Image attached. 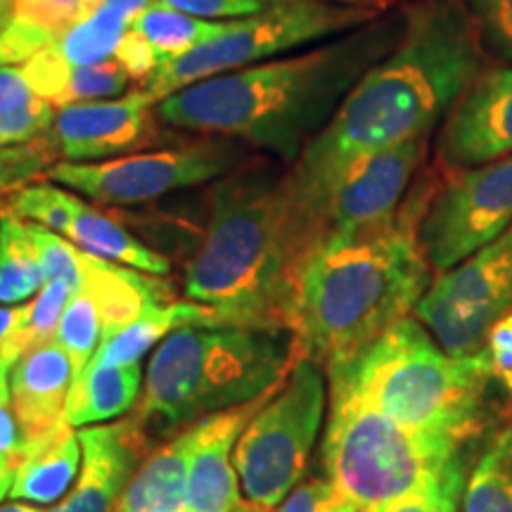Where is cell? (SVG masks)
<instances>
[{
	"label": "cell",
	"instance_id": "cell-1",
	"mask_svg": "<svg viewBox=\"0 0 512 512\" xmlns=\"http://www.w3.org/2000/svg\"><path fill=\"white\" fill-rule=\"evenodd\" d=\"M403 12L406 29L392 53L361 76L328 126L285 169L287 211L302 264L320 204L351 166L432 133L491 64L460 0H408Z\"/></svg>",
	"mask_w": 512,
	"mask_h": 512
},
{
	"label": "cell",
	"instance_id": "cell-2",
	"mask_svg": "<svg viewBox=\"0 0 512 512\" xmlns=\"http://www.w3.org/2000/svg\"><path fill=\"white\" fill-rule=\"evenodd\" d=\"M406 29L403 5L304 53L197 81L157 105L162 124L233 138L285 166L328 126L361 76L394 50Z\"/></svg>",
	"mask_w": 512,
	"mask_h": 512
},
{
	"label": "cell",
	"instance_id": "cell-3",
	"mask_svg": "<svg viewBox=\"0 0 512 512\" xmlns=\"http://www.w3.org/2000/svg\"><path fill=\"white\" fill-rule=\"evenodd\" d=\"M437 181L439 171H420L394 221L306 256L290 313L299 358L323 368L349 361L415 311L434 280L418 228Z\"/></svg>",
	"mask_w": 512,
	"mask_h": 512
},
{
	"label": "cell",
	"instance_id": "cell-4",
	"mask_svg": "<svg viewBox=\"0 0 512 512\" xmlns=\"http://www.w3.org/2000/svg\"><path fill=\"white\" fill-rule=\"evenodd\" d=\"M299 266L278 159L256 152L209 183L207 223L185 264L183 290L211 311L214 328L290 330Z\"/></svg>",
	"mask_w": 512,
	"mask_h": 512
},
{
	"label": "cell",
	"instance_id": "cell-5",
	"mask_svg": "<svg viewBox=\"0 0 512 512\" xmlns=\"http://www.w3.org/2000/svg\"><path fill=\"white\" fill-rule=\"evenodd\" d=\"M342 389L422 437L467 446L482 432L491 373L484 351L451 356L415 316L382 332L349 361L325 368Z\"/></svg>",
	"mask_w": 512,
	"mask_h": 512
},
{
	"label": "cell",
	"instance_id": "cell-6",
	"mask_svg": "<svg viewBox=\"0 0 512 512\" xmlns=\"http://www.w3.org/2000/svg\"><path fill=\"white\" fill-rule=\"evenodd\" d=\"M297 361L290 330L188 325L159 342L133 418L162 444L209 415L278 392Z\"/></svg>",
	"mask_w": 512,
	"mask_h": 512
},
{
	"label": "cell",
	"instance_id": "cell-7",
	"mask_svg": "<svg viewBox=\"0 0 512 512\" xmlns=\"http://www.w3.org/2000/svg\"><path fill=\"white\" fill-rule=\"evenodd\" d=\"M330 482L370 512L415 491H463L465 446L396 425L342 389H330L323 434Z\"/></svg>",
	"mask_w": 512,
	"mask_h": 512
},
{
	"label": "cell",
	"instance_id": "cell-8",
	"mask_svg": "<svg viewBox=\"0 0 512 512\" xmlns=\"http://www.w3.org/2000/svg\"><path fill=\"white\" fill-rule=\"evenodd\" d=\"M396 0H285L259 15L228 19L221 34L174 62L159 64L143 91L162 102L192 83L330 41L392 10Z\"/></svg>",
	"mask_w": 512,
	"mask_h": 512
},
{
	"label": "cell",
	"instance_id": "cell-9",
	"mask_svg": "<svg viewBox=\"0 0 512 512\" xmlns=\"http://www.w3.org/2000/svg\"><path fill=\"white\" fill-rule=\"evenodd\" d=\"M325 384V368L299 358L283 387L247 422L233 453L247 501L273 508L302 482L328 401Z\"/></svg>",
	"mask_w": 512,
	"mask_h": 512
},
{
	"label": "cell",
	"instance_id": "cell-10",
	"mask_svg": "<svg viewBox=\"0 0 512 512\" xmlns=\"http://www.w3.org/2000/svg\"><path fill=\"white\" fill-rule=\"evenodd\" d=\"M254 155L252 147L240 140L202 136L169 150L133 152L105 162H55L46 181L105 207H136L171 192L219 181Z\"/></svg>",
	"mask_w": 512,
	"mask_h": 512
},
{
	"label": "cell",
	"instance_id": "cell-11",
	"mask_svg": "<svg viewBox=\"0 0 512 512\" xmlns=\"http://www.w3.org/2000/svg\"><path fill=\"white\" fill-rule=\"evenodd\" d=\"M512 309V226L451 271L434 275L413 316L451 356H472Z\"/></svg>",
	"mask_w": 512,
	"mask_h": 512
},
{
	"label": "cell",
	"instance_id": "cell-12",
	"mask_svg": "<svg viewBox=\"0 0 512 512\" xmlns=\"http://www.w3.org/2000/svg\"><path fill=\"white\" fill-rule=\"evenodd\" d=\"M512 226V155L475 169L439 171L418 238L434 275L451 271Z\"/></svg>",
	"mask_w": 512,
	"mask_h": 512
},
{
	"label": "cell",
	"instance_id": "cell-13",
	"mask_svg": "<svg viewBox=\"0 0 512 512\" xmlns=\"http://www.w3.org/2000/svg\"><path fill=\"white\" fill-rule=\"evenodd\" d=\"M430 143L432 133H425L351 166L311 223V252L328 240L358 238L394 221L425 166Z\"/></svg>",
	"mask_w": 512,
	"mask_h": 512
},
{
	"label": "cell",
	"instance_id": "cell-14",
	"mask_svg": "<svg viewBox=\"0 0 512 512\" xmlns=\"http://www.w3.org/2000/svg\"><path fill=\"white\" fill-rule=\"evenodd\" d=\"M512 155V64L494 62L467 86L437 136L439 171L475 169Z\"/></svg>",
	"mask_w": 512,
	"mask_h": 512
},
{
	"label": "cell",
	"instance_id": "cell-15",
	"mask_svg": "<svg viewBox=\"0 0 512 512\" xmlns=\"http://www.w3.org/2000/svg\"><path fill=\"white\" fill-rule=\"evenodd\" d=\"M157 119V102L136 88L117 100L60 107L48 138L60 162H105L155 138Z\"/></svg>",
	"mask_w": 512,
	"mask_h": 512
},
{
	"label": "cell",
	"instance_id": "cell-16",
	"mask_svg": "<svg viewBox=\"0 0 512 512\" xmlns=\"http://www.w3.org/2000/svg\"><path fill=\"white\" fill-rule=\"evenodd\" d=\"M81 470L60 505L46 512H112L157 441L140 422L124 418L79 430Z\"/></svg>",
	"mask_w": 512,
	"mask_h": 512
},
{
	"label": "cell",
	"instance_id": "cell-17",
	"mask_svg": "<svg viewBox=\"0 0 512 512\" xmlns=\"http://www.w3.org/2000/svg\"><path fill=\"white\" fill-rule=\"evenodd\" d=\"M275 394V392H273ZM273 394L249 401L245 406L209 415L192 425V448L188 463L183 512H233L240 503L238 470L233 453L242 430Z\"/></svg>",
	"mask_w": 512,
	"mask_h": 512
},
{
	"label": "cell",
	"instance_id": "cell-18",
	"mask_svg": "<svg viewBox=\"0 0 512 512\" xmlns=\"http://www.w3.org/2000/svg\"><path fill=\"white\" fill-rule=\"evenodd\" d=\"M74 366L57 342L31 347L10 373L12 411L24 437V453L64 425Z\"/></svg>",
	"mask_w": 512,
	"mask_h": 512
},
{
	"label": "cell",
	"instance_id": "cell-19",
	"mask_svg": "<svg viewBox=\"0 0 512 512\" xmlns=\"http://www.w3.org/2000/svg\"><path fill=\"white\" fill-rule=\"evenodd\" d=\"M83 290L93 297L102 320V339L133 323L147 306L171 304L174 287L164 275H150L136 268L112 264L98 256L81 252Z\"/></svg>",
	"mask_w": 512,
	"mask_h": 512
},
{
	"label": "cell",
	"instance_id": "cell-20",
	"mask_svg": "<svg viewBox=\"0 0 512 512\" xmlns=\"http://www.w3.org/2000/svg\"><path fill=\"white\" fill-rule=\"evenodd\" d=\"M192 427L150 451L112 512H183Z\"/></svg>",
	"mask_w": 512,
	"mask_h": 512
},
{
	"label": "cell",
	"instance_id": "cell-21",
	"mask_svg": "<svg viewBox=\"0 0 512 512\" xmlns=\"http://www.w3.org/2000/svg\"><path fill=\"white\" fill-rule=\"evenodd\" d=\"M81 458L79 432L64 422L46 439L27 448L22 463L15 467L10 498L41 505L62 501L79 477Z\"/></svg>",
	"mask_w": 512,
	"mask_h": 512
},
{
	"label": "cell",
	"instance_id": "cell-22",
	"mask_svg": "<svg viewBox=\"0 0 512 512\" xmlns=\"http://www.w3.org/2000/svg\"><path fill=\"white\" fill-rule=\"evenodd\" d=\"M140 384H143L140 363H128V366L88 363L86 370L74 377L69 389L64 422L74 430H83L136 411Z\"/></svg>",
	"mask_w": 512,
	"mask_h": 512
},
{
	"label": "cell",
	"instance_id": "cell-23",
	"mask_svg": "<svg viewBox=\"0 0 512 512\" xmlns=\"http://www.w3.org/2000/svg\"><path fill=\"white\" fill-rule=\"evenodd\" d=\"M62 238H67L81 252L112 261V264L136 268V271L150 275H166L171 271L169 259L164 254L147 247L124 223L102 214L100 209L86 204L81 197L76 202L72 219H69L67 228H64Z\"/></svg>",
	"mask_w": 512,
	"mask_h": 512
},
{
	"label": "cell",
	"instance_id": "cell-24",
	"mask_svg": "<svg viewBox=\"0 0 512 512\" xmlns=\"http://www.w3.org/2000/svg\"><path fill=\"white\" fill-rule=\"evenodd\" d=\"M188 325L214 328V316H211L209 309L190 302V299L188 302L152 304L133 323H128L126 328L114 332L112 337L102 339L91 363H102V366L138 363L145 351H150L157 342L169 337L171 332L188 328Z\"/></svg>",
	"mask_w": 512,
	"mask_h": 512
},
{
	"label": "cell",
	"instance_id": "cell-25",
	"mask_svg": "<svg viewBox=\"0 0 512 512\" xmlns=\"http://www.w3.org/2000/svg\"><path fill=\"white\" fill-rule=\"evenodd\" d=\"M460 512H512V422L491 437L467 472Z\"/></svg>",
	"mask_w": 512,
	"mask_h": 512
},
{
	"label": "cell",
	"instance_id": "cell-26",
	"mask_svg": "<svg viewBox=\"0 0 512 512\" xmlns=\"http://www.w3.org/2000/svg\"><path fill=\"white\" fill-rule=\"evenodd\" d=\"M228 19H202L192 17L188 12H181L171 5L155 0V3L131 24L133 31L145 36L150 46L155 48L159 64L174 62L178 57L188 55L209 38L221 34Z\"/></svg>",
	"mask_w": 512,
	"mask_h": 512
},
{
	"label": "cell",
	"instance_id": "cell-27",
	"mask_svg": "<svg viewBox=\"0 0 512 512\" xmlns=\"http://www.w3.org/2000/svg\"><path fill=\"white\" fill-rule=\"evenodd\" d=\"M46 285L41 259L27 221L0 211V304L15 306L36 297Z\"/></svg>",
	"mask_w": 512,
	"mask_h": 512
},
{
	"label": "cell",
	"instance_id": "cell-28",
	"mask_svg": "<svg viewBox=\"0 0 512 512\" xmlns=\"http://www.w3.org/2000/svg\"><path fill=\"white\" fill-rule=\"evenodd\" d=\"M131 29V22L114 10L112 5L100 3V8L74 24L72 29L64 31L50 50L67 64L69 69L91 67L105 60H112L114 50Z\"/></svg>",
	"mask_w": 512,
	"mask_h": 512
},
{
	"label": "cell",
	"instance_id": "cell-29",
	"mask_svg": "<svg viewBox=\"0 0 512 512\" xmlns=\"http://www.w3.org/2000/svg\"><path fill=\"white\" fill-rule=\"evenodd\" d=\"M53 342L67 351L69 361L74 366V377L81 375L88 363L93 361L95 351L102 344V320L93 297L83 287L69 299Z\"/></svg>",
	"mask_w": 512,
	"mask_h": 512
},
{
	"label": "cell",
	"instance_id": "cell-30",
	"mask_svg": "<svg viewBox=\"0 0 512 512\" xmlns=\"http://www.w3.org/2000/svg\"><path fill=\"white\" fill-rule=\"evenodd\" d=\"M131 81V76L114 57L100 64H91V67H79L69 76L62 95L55 100V107L60 110L67 105H79V102L117 100L126 95Z\"/></svg>",
	"mask_w": 512,
	"mask_h": 512
},
{
	"label": "cell",
	"instance_id": "cell-31",
	"mask_svg": "<svg viewBox=\"0 0 512 512\" xmlns=\"http://www.w3.org/2000/svg\"><path fill=\"white\" fill-rule=\"evenodd\" d=\"M57 152L50 143L48 133L31 143L0 147V200L24 185L46 178L48 169L55 164Z\"/></svg>",
	"mask_w": 512,
	"mask_h": 512
},
{
	"label": "cell",
	"instance_id": "cell-32",
	"mask_svg": "<svg viewBox=\"0 0 512 512\" xmlns=\"http://www.w3.org/2000/svg\"><path fill=\"white\" fill-rule=\"evenodd\" d=\"M57 107L36 93L0 110V147H15L43 138L53 126Z\"/></svg>",
	"mask_w": 512,
	"mask_h": 512
},
{
	"label": "cell",
	"instance_id": "cell-33",
	"mask_svg": "<svg viewBox=\"0 0 512 512\" xmlns=\"http://www.w3.org/2000/svg\"><path fill=\"white\" fill-rule=\"evenodd\" d=\"M475 19L491 62L512 64V0H460Z\"/></svg>",
	"mask_w": 512,
	"mask_h": 512
},
{
	"label": "cell",
	"instance_id": "cell-34",
	"mask_svg": "<svg viewBox=\"0 0 512 512\" xmlns=\"http://www.w3.org/2000/svg\"><path fill=\"white\" fill-rule=\"evenodd\" d=\"M29 235L34 242L38 259H41L43 275H46V283L50 280H62L72 287L74 292L81 290L83 285V271H81V249L74 247L67 238H62L60 233L29 223Z\"/></svg>",
	"mask_w": 512,
	"mask_h": 512
},
{
	"label": "cell",
	"instance_id": "cell-35",
	"mask_svg": "<svg viewBox=\"0 0 512 512\" xmlns=\"http://www.w3.org/2000/svg\"><path fill=\"white\" fill-rule=\"evenodd\" d=\"M100 3L102 0H19L12 17L38 24L60 38L81 19L93 15Z\"/></svg>",
	"mask_w": 512,
	"mask_h": 512
},
{
	"label": "cell",
	"instance_id": "cell-36",
	"mask_svg": "<svg viewBox=\"0 0 512 512\" xmlns=\"http://www.w3.org/2000/svg\"><path fill=\"white\" fill-rule=\"evenodd\" d=\"M74 290L62 280H50L43 290L36 294L34 302L27 304V337L31 347L43 342H53L62 313L67 309Z\"/></svg>",
	"mask_w": 512,
	"mask_h": 512
},
{
	"label": "cell",
	"instance_id": "cell-37",
	"mask_svg": "<svg viewBox=\"0 0 512 512\" xmlns=\"http://www.w3.org/2000/svg\"><path fill=\"white\" fill-rule=\"evenodd\" d=\"M280 512H361V508L328 477L297 484L280 503Z\"/></svg>",
	"mask_w": 512,
	"mask_h": 512
},
{
	"label": "cell",
	"instance_id": "cell-38",
	"mask_svg": "<svg viewBox=\"0 0 512 512\" xmlns=\"http://www.w3.org/2000/svg\"><path fill=\"white\" fill-rule=\"evenodd\" d=\"M55 41L57 36L48 29L12 17L8 27L0 29V67H19Z\"/></svg>",
	"mask_w": 512,
	"mask_h": 512
},
{
	"label": "cell",
	"instance_id": "cell-39",
	"mask_svg": "<svg viewBox=\"0 0 512 512\" xmlns=\"http://www.w3.org/2000/svg\"><path fill=\"white\" fill-rule=\"evenodd\" d=\"M482 351L489 363L491 380H498L512 394V309L496 320Z\"/></svg>",
	"mask_w": 512,
	"mask_h": 512
},
{
	"label": "cell",
	"instance_id": "cell-40",
	"mask_svg": "<svg viewBox=\"0 0 512 512\" xmlns=\"http://www.w3.org/2000/svg\"><path fill=\"white\" fill-rule=\"evenodd\" d=\"M114 60H117L121 67L126 69V74L131 76L133 81H138L140 86H145L159 67V57L155 53V48L150 46V41H147L145 36H140L138 31L133 29H128L126 36L121 38L117 50H114Z\"/></svg>",
	"mask_w": 512,
	"mask_h": 512
},
{
	"label": "cell",
	"instance_id": "cell-41",
	"mask_svg": "<svg viewBox=\"0 0 512 512\" xmlns=\"http://www.w3.org/2000/svg\"><path fill=\"white\" fill-rule=\"evenodd\" d=\"M29 349L27 304L0 306V356L17 363Z\"/></svg>",
	"mask_w": 512,
	"mask_h": 512
},
{
	"label": "cell",
	"instance_id": "cell-42",
	"mask_svg": "<svg viewBox=\"0 0 512 512\" xmlns=\"http://www.w3.org/2000/svg\"><path fill=\"white\" fill-rule=\"evenodd\" d=\"M463 491H415L370 512H460Z\"/></svg>",
	"mask_w": 512,
	"mask_h": 512
},
{
	"label": "cell",
	"instance_id": "cell-43",
	"mask_svg": "<svg viewBox=\"0 0 512 512\" xmlns=\"http://www.w3.org/2000/svg\"><path fill=\"white\" fill-rule=\"evenodd\" d=\"M0 456L17 467L24 458V437L17 415L12 411V396H0Z\"/></svg>",
	"mask_w": 512,
	"mask_h": 512
},
{
	"label": "cell",
	"instance_id": "cell-44",
	"mask_svg": "<svg viewBox=\"0 0 512 512\" xmlns=\"http://www.w3.org/2000/svg\"><path fill=\"white\" fill-rule=\"evenodd\" d=\"M34 91L24 79L22 67H0V110L12 105V102L27 98Z\"/></svg>",
	"mask_w": 512,
	"mask_h": 512
},
{
	"label": "cell",
	"instance_id": "cell-45",
	"mask_svg": "<svg viewBox=\"0 0 512 512\" xmlns=\"http://www.w3.org/2000/svg\"><path fill=\"white\" fill-rule=\"evenodd\" d=\"M12 482H15V467H12L8 458L0 456V501H3L5 496H10Z\"/></svg>",
	"mask_w": 512,
	"mask_h": 512
},
{
	"label": "cell",
	"instance_id": "cell-46",
	"mask_svg": "<svg viewBox=\"0 0 512 512\" xmlns=\"http://www.w3.org/2000/svg\"><path fill=\"white\" fill-rule=\"evenodd\" d=\"M15 363L10 358L0 356V396H10V373Z\"/></svg>",
	"mask_w": 512,
	"mask_h": 512
},
{
	"label": "cell",
	"instance_id": "cell-47",
	"mask_svg": "<svg viewBox=\"0 0 512 512\" xmlns=\"http://www.w3.org/2000/svg\"><path fill=\"white\" fill-rule=\"evenodd\" d=\"M19 0H0V29H5L10 24L12 15H15Z\"/></svg>",
	"mask_w": 512,
	"mask_h": 512
},
{
	"label": "cell",
	"instance_id": "cell-48",
	"mask_svg": "<svg viewBox=\"0 0 512 512\" xmlns=\"http://www.w3.org/2000/svg\"><path fill=\"white\" fill-rule=\"evenodd\" d=\"M233 512H273V508H268V505H261V503H252V501H240L235 505Z\"/></svg>",
	"mask_w": 512,
	"mask_h": 512
},
{
	"label": "cell",
	"instance_id": "cell-49",
	"mask_svg": "<svg viewBox=\"0 0 512 512\" xmlns=\"http://www.w3.org/2000/svg\"><path fill=\"white\" fill-rule=\"evenodd\" d=\"M0 512H46V510H38L34 505H24V503H10V505H3Z\"/></svg>",
	"mask_w": 512,
	"mask_h": 512
},
{
	"label": "cell",
	"instance_id": "cell-50",
	"mask_svg": "<svg viewBox=\"0 0 512 512\" xmlns=\"http://www.w3.org/2000/svg\"><path fill=\"white\" fill-rule=\"evenodd\" d=\"M396 3H399V0H396Z\"/></svg>",
	"mask_w": 512,
	"mask_h": 512
}]
</instances>
